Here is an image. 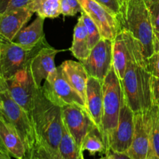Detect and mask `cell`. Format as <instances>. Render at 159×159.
Instances as JSON below:
<instances>
[{
	"label": "cell",
	"instance_id": "f1b7e54d",
	"mask_svg": "<svg viewBox=\"0 0 159 159\" xmlns=\"http://www.w3.org/2000/svg\"><path fill=\"white\" fill-rule=\"evenodd\" d=\"M30 0H0V15L9 11L29 7Z\"/></svg>",
	"mask_w": 159,
	"mask_h": 159
},
{
	"label": "cell",
	"instance_id": "83f0119b",
	"mask_svg": "<svg viewBox=\"0 0 159 159\" xmlns=\"http://www.w3.org/2000/svg\"><path fill=\"white\" fill-rule=\"evenodd\" d=\"M60 9L62 15L69 16H73L78 12H82L79 0H61Z\"/></svg>",
	"mask_w": 159,
	"mask_h": 159
},
{
	"label": "cell",
	"instance_id": "74e56055",
	"mask_svg": "<svg viewBox=\"0 0 159 159\" xmlns=\"http://www.w3.org/2000/svg\"><path fill=\"white\" fill-rule=\"evenodd\" d=\"M146 159H159V157L157 156L156 155H151L150 156L148 157Z\"/></svg>",
	"mask_w": 159,
	"mask_h": 159
},
{
	"label": "cell",
	"instance_id": "8992f818",
	"mask_svg": "<svg viewBox=\"0 0 159 159\" xmlns=\"http://www.w3.org/2000/svg\"><path fill=\"white\" fill-rule=\"evenodd\" d=\"M46 39L34 47L16 44L5 39L0 40V77L7 79L20 70L30 67L31 60L41 48L48 45Z\"/></svg>",
	"mask_w": 159,
	"mask_h": 159
},
{
	"label": "cell",
	"instance_id": "e0dca14e",
	"mask_svg": "<svg viewBox=\"0 0 159 159\" xmlns=\"http://www.w3.org/2000/svg\"><path fill=\"white\" fill-rule=\"evenodd\" d=\"M0 142L16 159H28L26 146L15 127L0 116Z\"/></svg>",
	"mask_w": 159,
	"mask_h": 159
},
{
	"label": "cell",
	"instance_id": "3957f363",
	"mask_svg": "<svg viewBox=\"0 0 159 159\" xmlns=\"http://www.w3.org/2000/svg\"><path fill=\"white\" fill-rule=\"evenodd\" d=\"M120 30H126L141 43L146 59L153 55L154 29L145 0H125L117 16Z\"/></svg>",
	"mask_w": 159,
	"mask_h": 159
},
{
	"label": "cell",
	"instance_id": "484cf974",
	"mask_svg": "<svg viewBox=\"0 0 159 159\" xmlns=\"http://www.w3.org/2000/svg\"><path fill=\"white\" fill-rule=\"evenodd\" d=\"M152 148L153 154L159 157V107H152Z\"/></svg>",
	"mask_w": 159,
	"mask_h": 159
},
{
	"label": "cell",
	"instance_id": "d6986e66",
	"mask_svg": "<svg viewBox=\"0 0 159 159\" xmlns=\"http://www.w3.org/2000/svg\"><path fill=\"white\" fill-rule=\"evenodd\" d=\"M44 20L37 16L30 24L25 26L16 35L12 40V43L22 46L34 47L43 42L46 39L43 31Z\"/></svg>",
	"mask_w": 159,
	"mask_h": 159
},
{
	"label": "cell",
	"instance_id": "ffe728a7",
	"mask_svg": "<svg viewBox=\"0 0 159 159\" xmlns=\"http://www.w3.org/2000/svg\"><path fill=\"white\" fill-rule=\"evenodd\" d=\"M128 47L125 34L120 30L113 40V66L116 75L121 81L124 79L128 61Z\"/></svg>",
	"mask_w": 159,
	"mask_h": 159
},
{
	"label": "cell",
	"instance_id": "ba28073f",
	"mask_svg": "<svg viewBox=\"0 0 159 159\" xmlns=\"http://www.w3.org/2000/svg\"><path fill=\"white\" fill-rule=\"evenodd\" d=\"M0 80L4 83L13 100L28 113H30L40 88L36 85L30 68L20 70L7 79L0 77Z\"/></svg>",
	"mask_w": 159,
	"mask_h": 159
},
{
	"label": "cell",
	"instance_id": "d590c367",
	"mask_svg": "<svg viewBox=\"0 0 159 159\" xmlns=\"http://www.w3.org/2000/svg\"><path fill=\"white\" fill-rule=\"evenodd\" d=\"M113 158H114V159H132L127 153H117V152H113Z\"/></svg>",
	"mask_w": 159,
	"mask_h": 159
},
{
	"label": "cell",
	"instance_id": "d6a6232c",
	"mask_svg": "<svg viewBox=\"0 0 159 159\" xmlns=\"http://www.w3.org/2000/svg\"><path fill=\"white\" fill-rule=\"evenodd\" d=\"M151 89H152V103L153 105L159 107V78L152 75Z\"/></svg>",
	"mask_w": 159,
	"mask_h": 159
},
{
	"label": "cell",
	"instance_id": "8d00e7d4",
	"mask_svg": "<svg viewBox=\"0 0 159 159\" xmlns=\"http://www.w3.org/2000/svg\"><path fill=\"white\" fill-rule=\"evenodd\" d=\"M99 159H114V158H113V152H111L110 154H108V155H106L104 157H102V158H100Z\"/></svg>",
	"mask_w": 159,
	"mask_h": 159
},
{
	"label": "cell",
	"instance_id": "cb8c5ba5",
	"mask_svg": "<svg viewBox=\"0 0 159 159\" xmlns=\"http://www.w3.org/2000/svg\"><path fill=\"white\" fill-rule=\"evenodd\" d=\"M58 152L65 159H85L82 148L75 141L65 127Z\"/></svg>",
	"mask_w": 159,
	"mask_h": 159
},
{
	"label": "cell",
	"instance_id": "836d02e7",
	"mask_svg": "<svg viewBox=\"0 0 159 159\" xmlns=\"http://www.w3.org/2000/svg\"><path fill=\"white\" fill-rule=\"evenodd\" d=\"M11 156L12 155L8 152L6 147L0 142V159H12Z\"/></svg>",
	"mask_w": 159,
	"mask_h": 159
},
{
	"label": "cell",
	"instance_id": "1f68e13d",
	"mask_svg": "<svg viewBox=\"0 0 159 159\" xmlns=\"http://www.w3.org/2000/svg\"><path fill=\"white\" fill-rule=\"evenodd\" d=\"M96 1L105 6L115 16H118L120 11V6L118 0H96Z\"/></svg>",
	"mask_w": 159,
	"mask_h": 159
},
{
	"label": "cell",
	"instance_id": "4dcf8cb0",
	"mask_svg": "<svg viewBox=\"0 0 159 159\" xmlns=\"http://www.w3.org/2000/svg\"><path fill=\"white\" fill-rule=\"evenodd\" d=\"M147 60L148 69L153 76L159 78V54H154Z\"/></svg>",
	"mask_w": 159,
	"mask_h": 159
},
{
	"label": "cell",
	"instance_id": "5b68a950",
	"mask_svg": "<svg viewBox=\"0 0 159 159\" xmlns=\"http://www.w3.org/2000/svg\"><path fill=\"white\" fill-rule=\"evenodd\" d=\"M0 116L16 128L26 146L28 159L37 144V136L29 113L13 100L0 80Z\"/></svg>",
	"mask_w": 159,
	"mask_h": 159
},
{
	"label": "cell",
	"instance_id": "7c38bea8",
	"mask_svg": "<svg viewBox=\"0 0 159 159\" xmlns=\"http://www.w3.org/2000/svg\"><path fill=\"white\" fill-rule=\"evenodd\" d=\"M82 11L97 25L102 38L113 40L120 32L117 17L96 0H79Z\"/></svg>",
	"mask_w": 159,
	"mask_h": 159
},
{
	"label": "cell",
	"instance_id": "277c9868",
	"mask_svg": "<svg viewBox=\"0 0 159 159\" xmlns=\"http://www.w3.org/2000/svg\"><path fill=\"white\" fill-rule=\"evenodd\" d=\"M103 110L101 131L109 153H110V138L119 121L121 107L124 99L122 82L112 68L102 82Z\"/></svg>",
	"mask_w": 159,
	"mask_h": 159
},
{
	"label": "cell",
	"instance_id": "d4e9b609",
	"mask_svg": "<svg viewBox=\"0 0 159 159\" xmlns=\"http://www.w3.org/2000/svg\"><path fill=\"white\" fill-rule=\"evenodd\" d=\"M81 17L82 18L84 24H85V28L87 30L89 36V47L92 50L97 44L98 42L102 39V36H101L97 25L83 11L81 12Z\"/></svg>",
	"mask_w": 159,
	"mask_h": 159
},
{
	"label": "cell",
	"instance_id": "8fae6325",
	"mask_svg": "<svg viewBox=\"0 0 159 159\" xmlns=\"http://www.w3.org/2000/svg\"><path fill=\"white\" fill-rule=\"evenodd\" d=\"M89 75L103 82L113 68V40L102 38L91 50L89 56L80 61Z\"/></svg>",
	"mask_w": 159,
	"mask_h": 159
},
{
	"label": "cell",
	"instance_id": "ab89813d",
	"mask_svg": "<svg viewBox=\"0 0 159 159\" xmlns=\"http://www.w3.org/2000/svg\"><path fill=\"white\" fill-rule=\"evenodd\" d=\"M124 1H125V0H118V2H119V3H120V6H121V5L124 3Z\"/></svg>",
	"mask_w": 159,
	"mask_h": 159
},
{
	"label": "cell",
	"instance_id": "603a6c76",
	"mask_svg": "<svg viewBox=\"0 0 159 159\" xmlns=\"http://www.w3.org/2000/svg\"><path fill=\"white\" fill-rule=\"evenodd\" d=\"M61 0H30L29 7L38 16L55 19L61 15Z\"/></svg>",
	"mask_w": 159,
	"mask_h": 159
},
{
	"label": "cell",
	"instance_id": "6da1fadb",
	"mask_svg": "<svg viewBox=\"0 0 159 159\" xmlns=\"http://www.w3.org/2000/svg\"><path fill=\"white\" fill-rule=\"evenodd\" d=\"M128 47V61L124 79L121 81L126 102L134 113L151 109L153 106L152 98V75L148 69L147 60L141 43L126 30Z\"/></svg>",
	"mask_w": 159,
	"mask_h": 159
},
{
	"label": "cell",
	"instance_id": "9c48e42d",
	"mask_svg": "<svg viewBox=\"0 0 159 159\" xmlns=\"http://www.w3.org/2000/svg\"><path fill=\"white\" fill-rule=\"evenodd\" d=\"M152 108L134 113V133L127 155L132 159H146L155 155L152 148Z\"/></svg>",
	"mask_w": 159,
	"mask_h": 159
},
{
	"label": "cell",
	"instance_id": "4316f807",
	"mask_svg": "<svg viewBox=\"0 0 159 159\" xmlns=\"http://www.w3.org/2000/svg\"><path fill=\"white\" fill-rule=\"evenodd\" d=\"M32 154L36 155L40 159H65L58 151L51 148L41 141H37Z\"/></svg>",
	"mask_w": 159,
	"mask_h": 159
},
{
	"label": "cell",
	"instance_id": "2e32d148",
	"mask_svg": "<svg viewBox=\"0 0 159 159\" xmlns=\"http://www.w3.org/2000/svg\"><path fill=\"white\" fill-rule=\"evenodd\" d=\"M85 106L95 124L101 129L103 110L102 82L89 76L85 92Z\"/></svg>",
	"mask_w": 159,
	"mask_h": 159
},
{
	"label": "cell",
	"instance_id": "ac0fdd59",
	"mask_svg": "<svg viewBox=\"0 0 159 159\" xmlns=\"http://www.w3.org/2000/svg\"><path fill=\"white\" fill-rule=\"evenodd\" d=\"M60 68L70 84L85 102V92L89 75L84 65L80 61L67 60L60 65Z\"/></svg>",
	"mask_w": 159,
	"mask_h": 159
},
{
	"label": "cell",
	"instance_id": "f35d334b",
	"mask_svg": "<svg viewBox=\"0 0 159 159\" xmlns=\"http://www.w3.org/2000/svg\"><path fill=\"white\" fill-rule=\"evenodd\" d=\"M29 159H40L39 157H37V155H34V154H32V155H30V157Z\"/></svg>",
	"mask_w": 159,
	"mask_h": 159
},
{
	"label": "cell",
	"instance_id": "4fadbf2b",
	"mask_svg": "<svg viewBox=\"0 0 159 159\" xmlns=\"http://www.w3.org/2000/svg\"><path fill=\"white\" fill-rule=\"evenodd\" d=\"M134 133V113L124 99L117 127L110 138V152L127 153L133 141Z\"/></svg>",
	"mask_w": 159,
	"mask_h": 159
},
{
	"label": "cell",
	"instance_id": "7402d4cb",
	"mask_svg": "<svg viewBox=\"0 0 159 159\" xmlns=\"http://www.w3.org/2000/svg\"><path fill=\"white\" fill-rule=\"evenodd\" d=\"M81 148L83 152H88L91 155H95L96 154L106 155L110 154L106 146L101 129L98 126L92 129L85 135Z\"/></svg>",
	"mask_w": 159,
	"mask_h": 159
},
{
	"label": "cell",
	"instance_id": "e575fe53",
	"mask_svg": "<svg viewBox=\"0 0 159 159\" xmlns=\"http://www.w3.org/2000/svg\"><path fill=\"white\" fill-rule=\"evenodd\" d=\"M154 51L159 54V33L155 31H154Z\"/></svg>",
	"mask_w": 159,
	"mask_h": 159
},
{
	"label": "cell",
	"instance_id": "f546056e",
	"mask_svg": "<svg viewBox=\"0 0 159 159\" xmlns=\"http://www.w3.org/2000/svg\"><path fill=\"white\" fill-rule=\"evenodd\" d=\"M150 12L154 31L159 33V0H145Z\"/></svg>",
	"mask_w": 159,
	"mask_h": 159
},
{
	"label": "cell",
	"instance_id": "52a82bcc",
	"mask_svg": "<svg viewBox=\"0 0 159 159\" xmlns=\"http://www.w3.org/2000/svg\"><path fill=\"white\" fill-rule=\"evenodd\" d=\"M41 89L51 102L59 107L77 104L86 108L84 99L70 84L60 66L56 67L51 72Z\"/></svg>",
	"mask_w": 159,
	"mask_h": 159
},
{
	"label": "cell",
	"instance_id": "9a60e30c",
	"mask_svg": "<svg viewBox=\"0 0 159 159\" xmlns=\"http://www.w3.org/2000/svg\"><path fill=\"white\" fill-rule=\"evenodd\" d=\"M34 12L30 7L9 11L0 15V36L9 41L26 26Z\"/></svg>",
	"mask_w": 159,
	"mask_h": 159
},
{
	"label": "cell",
	"instance_id": "7a4b0ae2",
	"mask_svg": "<svg viewBox=\"0 0 159 159\" xmlns=\"http://www.w3.org/2000/svg\"><path fill=\"white\" fill-rule=\"evenodd\" d=\"M29 115L35 130L37 142L41 141L58 151L64 132L61 107L51 102L40 88Z\"/></svg>",
	"mask_w": 159,
	"mask_h": 159
},
{
	"label": "cell",
	"instance_id": "44dd1931",
	"mask_svg": "<svg viewBox=\"0 0 159 159\" xmlns=\"http://www.w3.org/2000/svg\"><path fill=\"white\" fill-rule=\"evenodd\" d=\"M69 50L72 55L79 61L88 58L91 52L88 33L81 16L74 28L72 43Z\"/></svg>",
	"mask_w": 159,
	"mask_h": 159
},
{
	"label": "cell",
	"instance_id": "5bb4252c",
	"mask_svg": "<svg viewBox=\"0 0 159 159\" xmlns=\"http://www.w3.org/2000/svg\"><path fill=\"white\" fill-rule=\"evenodd\" d=\"M61 51V50L55 49L48 44L41 48L31 60L29 68L38 88H41L42 82H45L48 75L56 68L54 58Z\"/></svg>",
	"mask_w": 159,
	"mask_h": 159
},
{
	"label": "cell",
	"instance_id": "30bf717a",
	"mask_svg": "<svg viewBox=\"0 0 159 159\" xmlns=\"http://www.w3.org/2000/svg\"><path fill=\"white\" fill-rule=\"evenodd\" d=\"M64 127L81 147L85 135L96 127L87 109L77 104L61 107Z\"/></svg>",
	"mask_w": 159,
	"mask_h": 159
}]
</instances>
